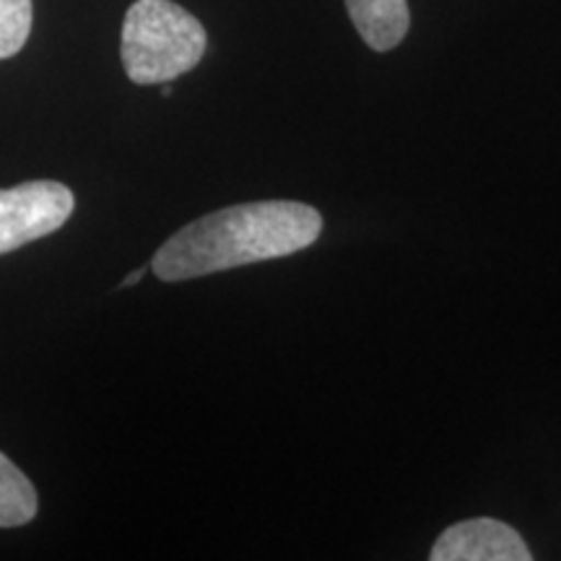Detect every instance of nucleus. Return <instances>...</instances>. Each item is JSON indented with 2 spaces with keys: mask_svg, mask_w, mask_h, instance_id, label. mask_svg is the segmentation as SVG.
<instances>
[{
  "mask_svg": "<svg viewBox=\"0 0 561 561\" xmlns=\"http://www.w3.org/2000/svg\"><path fill=\"white\" fill-rule=\"evenodd\" d=\"M322 216L299 201H255L221 208L172 234L153 255L159 280L178 284L240 265L276 261L318 242Z\"/></svg>",
  "mask_w": 561,
  "mask_h": 561,
  "instance_id": "1",
  "label": "nucleus"
},
{
  "mask_svg": "<svg viewBox=\"0 0 561 561\" xmlns=\"http://www.w3.org/2000/svg\"><path fill=\"white\" fill-rule=\"evenodd\" d=\"M206 30L172 0H136L125 13L121 58L138 87L170 83L206 55Z\"/></svg>",
  "mask_w": 561,
  "mask_h": 561,
  "instance_id": "2",
  "label": "nucleus"
},
{
  "mask_svg": "<svg viewBox=\"0 0 561 561\" xmlns=\"http://www.w3.org/2000/svg\"><path fill=\"white\" fill-rule=\"evenodd\" d=\"M346 11L351 24L375 53L392 50L409 34V0H346Z\"/></svg>",
  "mask_w": 561,
  "mask_h": 561,
  "instance_id": "5",
  "label": "nucleus"
},
{
  "mask_svg": "<svg viewBox=\"0 0 561 561\" xmlns=\"http://www.w3.org/2000/svg\"><path fill=\"white\" fill-rule=\"evenodd\" d=\"M144 276H146V268H136V271H133V273H130V276H128V278H125V280H123V286H136V284H138V280H140V278H144Z\"/></svg>",
  "mask_w": 561,
  "mask_h": 561,
  "instance_id": "8",
  "label": "nucleus"
},
{
  "mask_svg": "<svg viewBox=\"0 0 561 561\" xmlns=\"http://www.w3.org/2000/svg\"><path fill=\"white\" fill-rule=\"evenodd\" d=\"M32 0H0V60L24 50L32 34Z\"/></svg>",
  "mask_w": 561,
  "mask_h": 561,
  "instance_id": "7",
  "label": "nucleus"
},
{
  "mask_svg": "<svg viewBox=\"0 0 561 561\" xmlns=\"http://www.w3.org/2000/svg\"><path fill=\"white\" fill-rule=\"evenodd\" d=\"M432 561H530L525 538L494 517L455 523L434 543Z\"/></svg>",
  "mask_w": 561,
  "mask_h": 561,
  "instance_id": "4",
  "label": "nucleus"
},
{
  "mask_svg": "<svg viewBox=\"0 0 561 561\" xmlns=\"http://www.w3.org/2000/svg\"><path fill=\"white\" fill-rule=\"evenodd\" d=\"M37 489L16 462L0 453V528H19L37 515Z\"/></svg>",
  "mask_w": 561,
  "mask_h": 561,
  "instance_id": "6",
  "label": "nucleus"
},
{
  "mask_svg": "<svg viewBox=\"0 0 561 561\" xmlns=\"http://www.w3.org/2000/svg\"><path fill=\"white\" fill-rule=\"evenodd\" d=\"M73 208L70 187L55 180H32L0 191V255L58 231Z\"/></svg>",
  "mask_w": 561,
  "mask_h": 561,
  "instance_id": "3",
  "label": "nucleus"
}]
</instances>
